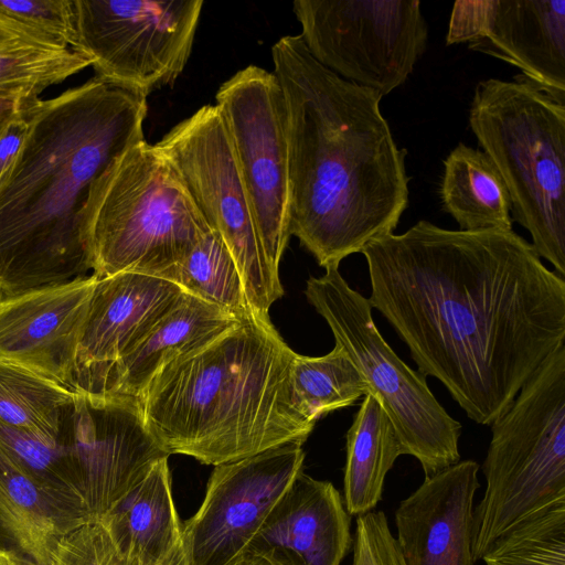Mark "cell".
<instances>
[{
    "label": "cell",
    "mask_w": 565,
    "mask_h": 565,
    "mask_svg": "<svg viewBox=\"0 0 565 565\" xmlns=\"http://www.w3.org/2000/svg\"><path fill=\"white\" fill-rule=\"evenodd\" d=\"M371 307L467 416L491 425L565 344V279L512 231L422 220L369 243Z\"/></svg>",
    "instance_id": "cell-1"
},
{
    "label": "cell",
    "mask_w": 565,
    "mask_h": 565,
    "mask_svg": "<svg viewBox=\"0 0 565 565\" xmlns=\"http://www.w3.org/2000/svg\"><path fill=\"white\" fill-rule=\"evenodd\" d=\"M289 162V231L323 268L392 234L408 206L405 157L382 96L317 62L300 35L271 47Z\"/></svg>",
    "instance_id": "cell-2"
},
{
    "label": "cell",
    "mask_w": 565,
    "mask_h": 565,
    "mask_svg": "<svg viewBox=\"0 0 565 565\" xmlns=\"http://www.w3.org/2000/svg\"><path fill=\"white\" fill-rule=\"evenodd\" d=\"M147 97L98 77L30 105L0 175V297L93 270L92 201L119 157L145 140Z\"/></svg>",
    "instance_id": "cell-3"
},
{
    "label": "cell",
    "mask_w": 565,
    "mask_h": 565,
    "mask_svg": "<svg viewBox=\"0 0 565 565\" xmlns=\"http://www.w3.org/2000/svg\"><path fill=\"white\" fill-rule=\"evenodd\" d=\"M295 354L269 317L241 319L153 376L139 398L149 430L169 455L213 466L305 443L315 425L294 402Z\"/></svg>",
    "instance_id": "cell-4"
},
{
    "label": "cell",
    "mask_w": 565,
    "mask_h": 565,
    "mask_svg": "<svg viewBox=\"0 0 565 565\" xmlns=\"http://www.w3.org/2000/svg\"><path fill=\"white\" fill-rule=\"evenodd\" d=\"M469 126L499 170L512 221L565 278V102L516 75L477 84Z\"/></svg>",
    "instance_id": "cell-5"
},
{
    "label": "cell",
    "mask_w": 565,
    "mask_h": 565,
    "mask_svg": "<svg viewBox=\"0 0 565 565\" xmlns=\"http://www.w3.org/2000/svg\"><path fill=\"white\" fill-rule=\"evenodd\" d=\"M211 228L156 145L132 146L92 201L93 275L136 273L171 281Z\"/></svg>",
    "instance_id": "cell-6"
},
{
    "label": "cell",
    "mask_w": 565,
    "mask_h": 565,
    "mask_svg": "<svg viewBox=\"0 0 565 565\" xmlns=\"http://www.w3.org/2000/svg\"><path fill=\"white\" fill-rule=\"evenodd\" d=\"M491 433L486 491L473 510L475 562L508 530L565 501V344L529 377Z\"/></svg>",
    "instance_id": "cell-7"
},
{
    "label": "cell",
    "mask_w": 565,
    "mask_h": 565,
    "mask_svg": "<svg viewBox=\"0 0 565 565\" xmlns=\"http://www.w3.org/2000/svg\"><path fill=\"white\" fill-rule=\"evenodd\" d=\"M305 295L387 414L402 455L415 457L425 478L459 462L461 424L437 401L426 377L402 361L384 340L369 299L350 287L335 267L309 278Z\"/></svg>",
    "instance_id": "cell-8"
},
{
    "label": "cell",
    "mask_w": 565,
    "mask_h": 565,
    "mask_svg": "<svg viewBox=\"0 0 565 565\" xmlns=\"http://www.w3.org/2000/svg\"><path fill=\"white\" fill-rule=\"evenodd\" d=\"M202 217L236 263L253 312L269 317L279 299V274L263 249L234 154L215 105H204L156 143Z\"/></svg>",
    "instance_id": "cell-9"
},
{
    "label": "cell",
    "mask_w": 565,
    "mask_h": 565,
    "mask_svg": "<svg viewBox=\"0 0 565 565\" xmlns=\"http://www.w3.org/2000/svg\"><path fill=\"white\" fill-rule=\"evenodd\" d=\"M202 0H74L71 49L96 77L146 97L172 85L191 55Z\"/></svg>",
    "instance_id": "cell-10"
},
{
    "label": "cell",
    "mask_w": 565,
    "mask_h": 565,
    "mask_svg": "<svg viewBox=\"0 0 565 565\" xmlns=\"http://www.w3.org/2000/svg\"><path fill=\"white\" fill-rule=\"evenodd\" d=\"M292 10L317 62L382 97L406 82L426 51L419 0H296Z\"/></svg>",
    "instance_id": "cell-11"
},
{
    "label": "cell",
    "mask_w": 565,
    "mask_h": 565,
    "mask_svg": "<svg viewBox=\"0 0 565 565\" xmlns=\"http://www.w3.org/2000/svg\"><path fill=\"white\" fill-rule=\"evenodd\" d=\"M257 233L274 271L290 238L287 114L281 87L267 70L248 65L216 93Z\"/></svg>",
    "instance_id": "cell-12"
},
{
    "label": "cell",
    "mask_w": 565,
    "mask_h": 565,
    "mask_svg": "<svg viewBox=\"0 0 565 565\" xmlns=\"http://www.w3.org/2000/svg\"><path fill=\"white\" fill-rule=\"evenodd\" d=\"M60 441L68 450L77 490L90 521H99L169 454L149 430L138 399L75 391Z\"/></svg>",
    "instance_id": "cell-13"
},
{
    "label": "cell",
    "mask_w": 565,
    "mask_h": 565,
    "mask_svg": "<svg viewBox=\"0 0 565 565\" xmlns=\"http://www.w3.org/2000/svg\"><path fill=\"white\" fill-rule=\"evenodd\" d=\"M303 443H286L214 466L196 513L182 523L190 565H234L302 470Z\"/></svg>",
    "instance_id": "cell-14"
},
{
    "label": "cell",
    "mask_w": 565,
    "mask_h": 565,
    "mask_svg": "<svg viewBox=\"0 0 565 565\" xmlns=\"http://www.w3.org/2000/svg\"><path fill=\"white\" fill-rule=\"evenodd\" d=\"M468 43L565 102V0H458L446 44Z\"/></svg>",
    "instance_id": "cell-15"
},
{
    "label": "cell",
    "mask_w": 565,
    "mask_h": 565,
    "mask_svg": "<svg viewBox=\"0 0 565 565\" xmlns=\"http://www.w3.org/2000/svg\"><path fill=\"white\" fill-rule=\"evenodd\" d=\"M97 278L0 297V361L73 391L75 356Z\"/></svg>",
    "instance_id": "cell-16"
},
{
    "label": "cell",
    "mask_w": 565,
    "mask_h": 565,
    "mask_svg": "<svg viewBox=\"0 0 565 565\" xmlns=\"http://www.w3.org/2000/svg\"><path fill=\"white\" fill-rule=\"evenodd\" d=\"M182 294L172 281L136 273L97 278L77 345L73 391L98 393L113 365Z\"/></svg>",
    "instance_id": "cell-17"
},
{
    "label": "cell",
    "mask_w": 565,
    "mask_h": 565,
    "mask_svg": "<svg viewBox=\"0 0 565 565\" xmlns=\"http://www.w3.org/2000/svg\"><path fill=\"white\" fill-rule=\"evenodd\" d=\"M351 515L335 487L301 470L244 554L270 565H340L353 546Z\"/></svg>",
    "instance_id": "cell-18"
},
{
    "label": "cell",
    "mask_w": 565,
    "mask_h": 565,
    "mask_svg": "<svg viewBox=\"0 0 565 565\" xmlns=\"http://www.w3.org/2000/svg\"><path fill=\"white\" fill-rule=\"evenodd\" d=\"M479 465L459 461L425 478L395 511L405 565H473V497Z\"/></svg>",
    "instance_id": "cell-19"
},
{
    "label": "cell",
    "mask_w": 565,
    "mask_h": 565,
    "mask_svg": "<svg viewBox=\"0 0 565 565\" xmlns=\"http://www.w3.org/2000/svg\"><path fill=\"white\" fill-rule=\"evenodd\" d=\"M239 320L183 291L174 306L113 365L96 394H118L139 401L163 366L213 341Z\"/></svg>",
    "instance_id": "cell-20"
},
{
    "label": "cell",
    "mask_w": 565,
    "mask_h": 565,
    "mask_svg": "<svg viewBox=\"0 0 565 565\" xmlns=\"http://www.w3.org/2000/svg\"><path fill=\"white\" fill-rule=\"evenodd\" d=\"M88 521L78 501L44 488L0 454V548L51 565L58 542Z\"/></svg>",
    "instance_id": "cell-21"
},
{
    "label": "cell",
    "mask_w": 565,
    "mask_h": 565,
    "mask_svg": "<svg viewBox=\"0 0 565 565\" xmlns=\"http://www.w3.org/2000/svg\"><path fill=\"white\" fill-rule=\"evenodd\" d=\"M118 550L138 565H154L182 542L168 459L158 461L99 520Z\"/></svg>",
    "instance_id": "cell-22"
},
{
    "label": "cell",
    "mask_w": 565,
    "mask_h": 565,
    "mask_svg": "<svg viewBox=\"0 0 565 565\" xmlns=\"http://www.w3.org/2000/svg\"><path fill=\"white\" fill-rule=\"evenodd\" d=\"M439 195L461 231H512L511 200L491 159L459 142L444 160Z\"/></svg>",
    "instance_id": "cell-23"
},
{
    "label": "cell",
    "mask_w": 565,
    "mask_h": 565,
    "mask_svg": "<svg viewBox=\"0 0 565 565\" xmlns=\"http://www.w3.org/2000/svg\"><path fill=\"white\" fill-rule=\"evenodd\" d=\"M402 448L387 414L367 393L347 433L343 502L350 515L372 511L382 499L384 481Z\"/></svg>",
    "instance_id": "cell-24"
},
{
    "label": "cell",
    "mask_w": 565,
    "mask_h": 565,
    "mask_svg": "<svg viewBox=\"0 0 565 565\" xmlns=\"http://www.w3.org/2000/svg\"><path fill=\"white\" fill-rule=\"evenodd\" d=\"M90 63L0 10V92L39 97Z\"/></svg>",
    "instance_id": "cell-25"
},
{
    "label": "cell",
    "mask_w": 565,
    "mask_h": 565,
    "mask_svg": "<svg viewBox=\"0 0 565 565\" xmlns=\"http://www.w3.org/2000/svg\"><path fill=\"white\" fill-rule=\"evenodd\" d=\"M74 403V391L0 361V422L60 441L72 418Z\"/></svg>",
    "instance_id": "cell-26"
},
{
    "label": "cell",
    "mask_w": 565,
    "mask_h": 565,
    "mask_svg": "<svg viewBox=\"0 0 565 565\" xmlns=\"http://www.w3.org/2000/svg\"><path fill=\"white\" fill-rule=\"evenodd\" d=\"M290 383L297 409L313 425L322 416L351 406L369 393L366 381L339 344L322 356L296 353Z\"/></svg>",
    "instance_id": "cell-27"
},
{
    "label": "cell",
    "mask_w": 565,
    "mask_h": 565,
    "mask_svg": "<svg viewBox=\"0 0 565 565\" xmlns=\"http://www.w3.org/2000/svg\"><path fill=\"white\" fill-rule=\"evenodd\" d=\"M171 281L183 291L237 318L255 315L247 300L238 267L221 237L213 231L196 244L175 269Z\"/></svg>",
    "instance_id": "cell-28"
},
{
    "label": "cell",
    "mask_w": 565,
    "mask_h": 565,
    "mask_svg": "<svg viewBox=\"0 0 565 565\" xmlns=\"http://www.w3.org/2000/svg\"><path fill=\"white\" fill-rule=\"evenodd\" d=\"M481 559L486 565H565V501L508 530Z\"/></svg>",
    "instance_id": "cell-29"
},
{
    "label": "cell",
    "mask_w": 565,
    "mask_h": 565,
    "mask_svg": "<svg viewBox=\"0 0 565 565\" xmlns=\"http://www.w3.org/2000/svg\"><path fill=\"white\" fill-rule=\"evenodd\" d=\"M0 454L44 488L83 505L72 460L62 443L0 422Z\"/></svg>",
    "instance_id": "cell-30"
},
{
    "label": "cell",
    "mask_w": 565,
    "mask_h": 565,
    "mask_svg": "<svg viewBox=\"0 0 565 565\" xmlns=\"http://www.w3.org/2000/svg\"><path fill=\"white\" fill-rule=\"evenodd\" d=\"M51 565H138L124 555L100 521H88L57 544Z\"/></svg>",
    "instance_id": "cell-31"
},
{
    "label": "cell",
    "mask_w": 565,
    "mask_h": 565,
    "mask_svg": "<svg viewBox=\"0 0 565 565\" xmlns=\"http://www.w3.org/2000/svg\"><path fill=\"white\" fill-rule=\"evenodd\" d=\"M0 10L71 49L75 38L74 0H0Z\"/></svg>",
    "instance_id": "cell-32"
},
{
    "label": "cell",
    "mask_w": 565,
    "mask_h": 565,
    "mask_svg": "<svg viewBox=\"0 0 565 565\" xmlns=\"http://www.w3.org/2000/svg\"><path fill=\"white\" fill-rule=\"evenodd\" d=\"M352 565H405L383 511L358 515Z\"/></svg>",
    "instance_id": "cell-33"
},
{
    "label": "cell",
    "mask_w": 565,
    "mask_h": 565,
    "mask_svg": "<svg viewBox=\"0 0 565 565\" xmlns=\"http://www.w3.org/2000/svg\"><path fill=\"white\" fill-rule=\"evenodd\" d=\"M34 99L23 108L0 136V175L23 145L30 125V105Z\"/></svg>",
    "instance_id": "cell-34"
},
{
    "label": "cell",
    "mask_w": 565,
    "mask_h": 565,
    "mask_svg": "<svg viewBox=\"0 0 565 565\" xmlns=\"http://www.w3.org/2000/svg\"><path fill=\"white\" fill-rule=\"evenodd\" d=\"M33 98L36 97L22 93L0 92V136Z\"/></svg>",
    "instance_id": "cell-35"
},
{
    "label": "cell",
    "mask_w": 565,
    "mask_h": 565,
    "mask_svg": "<svg viewBox=\"0 0 565 565\" xmlns=\"http://www.w3.org/2000/svg\"><path fill=\"white\" fill-rule=\"evenodd\" d=\"M154 565H190V561L182 542Z\"/></svg>",
    "instance_id": "cell-36"
},
{
    "label": "cell",
    "mask_w": 565,
    "mask_h": 565,
    "mask_svg": "<svg viewBox=\"0 0 565 565\" xmlns=\"http://www.w3.org/2000/svg\"><path fill=\"white\" fill-rule=\"evenodd\" d=\"M0 565H30V561L13 552L0 548Z\"/></svg>",
    "instance_id": "cell-37"
},
{
    "label": "cell",
    "mask_w": 565,
    "mask_h": 565,
    "mask_svg": "<svg viewBox=\"0 0 565 565\" xmlns=\"http://www.w3.org/2000/svg\"><path fill=\"white\" fill-rule=\"evenodd\" d=\"M234 565H270L265 559L244 554Z\"/></svg>",
    "instance_id": "cell-38"
},
{
    "label": "cell",
    "mask_w": 565,
    "mask_h": 565,
    "mask_svg": "<svg viewBox=\"0 0 565 565\" xmlns=\"http://www.w3.org/2000/svg\"><path fill=\"white\" fill-rule=\"evenodd\" d=\"M30 565H40V564H35V563H33V562H30Z\"/></svg>",
    "instance_id": "cell-39"
}]
</instances>
